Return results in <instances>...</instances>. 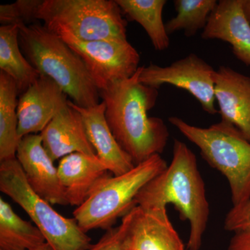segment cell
<instances>
[{"mask_svg":"<svg viewBox=\"0 0 250 250\" xmlns=\"http://www.w3.org/2000/svg\"><path fill=\"white\" fill-rule=\"evenodd\" d=\"M141 70L139 67L134 76L100 91L112 134L135 165L162 154L170 136L161 118L148 116L155 106L159 89L140 82Z\"/></svg>","mask_w":250,"mask_h":250,"instance_id":"obj_1","label":"cell"},{"mask_svg":"<svg viewBox=\"0 0 250 250\" xmlns=\"http://www.w3.org/2000/svg\"><path fill=\"white\" fill-rule=\"evenodd\" d=\"M135 205L146 210H164L172 205L182 220L190 224L188 250H200L209 218V203L195 154L174 140L170 165L141 189Z\"/></svg>","mask_w":250,"mask_h":250,"instance_id":"obj_2","label":"cell"},{"mask_svg":"<svg viewBox=\"0 0 250 250\" xmlns=\"http://www.w3.org/2000/svg\"><path fill=\"white\" fill-rule=\"evenodd\" d=\"M18 27L21 50L41 75L55 82L77 106L100 104V90L84 62L59 36L39 22Z\"/></svg>","mask_w":250,"mask_h":250,"instance_id":"obj_3","label":"cell"},{"mask_svg":"<svg viewBox=\"0 0 250 250\" xmlns=\"http://www.w3.org/2000/svg\"><path fill=\"white\" fill-rule=\"evenodd\" d=\"M170 123L198 147L202 158L228 179L233 206L250 196V142L233 125L223 121L202 128L178 117Z\"/></svg>","mask_w":250,"mask_h":250,"instance_id":"obj_4","label":"cell"},{"mask_svg":"<svg viewBox=\"0 0 250 250\" xmlns=\"http://www.w3.org/2000/svg\"><path fill=\"white\" fill-rule=\"evenodd\" d=\"M167 166L161 154H155L126 173L107 174L74 210V218L85 233L97 229H109L118 218H123L136 207L135 200L141 189Z\"/></svg>","mask_w":250,"mask_h":250,"instance_id":"obj_5","label":"cell"},{"mask_svg":"<svg viewBox=\"0 0 250 250\" xmlns=\"http://www.w3.org/2000/svg\"><path fill=\"white\" fill-rule=\"evenodd\" d=\"M0 190L22 207L54 250H89L93 246L75 218L59 214L33 190L16 158L0 163Z\"/></svg>","mask_w":250,"mask_h":250,"instance_id":"obj_6","label":"cell"},{"mask_svg":"<svg viewBox=\"0 0 250 250\" xmlns=\"http://www.w3.org/2000/svg\"><path fill=\"white\" fill-rule=\"evenodd\" d=\"M116 0H42L38 21L82 41L126 39L127 22Z\"/></svg>","mask_w":250,"mask_h":250,"instance_id":"obj_7","label":"cell"},{"mask_svg":"<svg viewBox=\"0 0 250 250\" xmlns=\"http://www.w3.org/2000/svg\"><path fill=\"white\" fill-rule=\"evenodd\" d=\"M54 34L82 59L100 91L134 76L139 68V52L127 39L82 41L67 32Z\"/></svg>","mask_w":250,"mask_h":250,"instance_id":"obj_8","label":"cell"},{"mask_svg":"<svg viewBox=\"0 0 250 250\" xmlns=\"http://www.w3.org/2000/svg\"><path fill=\"white\" fill-rule=\"evenodd\" d=\"M215 70L194 53L179 59L168 66L151 63L142 67L139 81L143 84L159 89L163 85H174L187 90L201 104L204 111L215 115Z\"/></svg>","mask_w":250,"mask_h":250,"instance_id":"obj_9","label":"cell"},{"mask_svg":"<svg viewBox=\"0 0 250 250\" xmlns=\"http://www.w3.org/2000/svg\"><path fill=\"white\" fill-rule=\"evenodd\" d=\"M124 250H187L167 209L131 208L120 225Z\"/></svg>","mask_w":250,"mask_h":250,"instance_id":"obj_10","label":"cell"},{"mask_svg":"<svg viewBox=\"0 0 250 250\" xmlns=\"http://www.w3.org/2000/svg\"><path fill=\"white\" fill-rule=\"evenodd\" d=\"M16 159L28 184L37 195L51 205H68L59 179L58 169L42 146L41 134L27 135L22 138Z\"/></svg>","mask_w":250,"mask_h":250,"instance_id":"obj_11","label":"cell"},{"mask_svg":"<svg viewBox=\"0 0 250 250\" xmlns=\"http://www.w3.org/2000/svg\"><path fill=\"white\" fill-rule=\"evenodd\" d=\"M67 95L49 77L41 75L18 100V132L20 138L42 132L67 104Z\"/></svg>","mask_w":250,"mask_h":250,"instance_id":"obj_12","label":"cell"},{"mask_svg":"<svg viewBox=\"0 0 250 250\" xmlns=\"http://www.w3.org/2000/svg\"><path fill=\"white\" fill-rule=\"evenodd\" d=\"M214 89L221 121L234 126L250 142V77L221 65L215 70Z\"/></svg>","mask_w":250,"mask_h":250,"instance_id":"obj_13","label":"cell"},{"mask_svg":"<svg viewBox=\"0 0 250 250\" xmlns=\"http://www.w3.org/2000/svg\"><path fill=\"white\" fill-rule=\"evenodd\" d=\"M201 37L228 42L235 57L250 67V23L243 9V0L219 1Z\"/></svg>","mask_w":250,"mask_h":250,"instance_id":"obj_14","label":"cell"},{"mask_svg":"<svg viewBox=\"0 0 250 250\" xmlns=\"http://www.w3.org/2000/svg\"><path fill=\"white\" fill-rule=\"evenodd\" d=\"M67 103L80 113L88 141L109 172L118 176L134 168L132 159L122 149L108 126L104 102L90 108L81 107L70 100Z\"/></svg>","mask_w":250,"mask_h":250,"instance_id":"obj_15","label":"cell"},{"mask_svg":"<svg viewBox=\"0 0 250 250\" xmlns=\"http://www.w3.org/2000/svg\"><path fill=\"white\" fill-rule=\"evenodd\" d=\"M41 136L42 146L53 161L76 152L97 156L87 137L82 116L68 103L49 122Z\"/></svg>","mask_w":250,"mask_h":250,"instance_id":"obj_16","label":"cell"},{"mask_svg":"<svg viewBox=\"0 0 250 250\" xmlns=\"http://www.w3.org/2000/svg\"><path fill=\"white\" fill-rule=\"evenodd\" d=\"M57 169L68 205L77 207L85 201L99 181L109 172L98 156L80 152L62 157Z\"/></svg>","mask_w":250,"mask_h":250,"instance_id":"obj_17","label":"cell"},{"mask_svg":"<svg viewBox=\"0 0 250 250\" xmlns=\"http://www.w3.org/2000/svg\"><path fill=\"white\" fill-rule=\"evenodd\" d=\"M0 69L14 80L19 95L24 93L41 76L21 51L18 25L0 27Z\"/></svg>","mask_w":250,"mask_h":250,"instance_id":"obj_18","label":"cell"},{"mask_svg":"<svg viewBox=\"0 0 250 250\" xmlns=\"http://www.w3.org/2000/svg\"><path fill=\"white\" fill-rule=\"evenodd\" d=\"M18 90L14 80L0 71V162L16 158L18 135Z\"/></svg>","mask_w":250,"mask_h":250,"instance_id":"obj_19","label":"cell"},{"mask_svg":"<svg viewBox=\"0 0 250 250\" xmlns=\"http://www.w3.org/2000/svg\"><path fill=\"white\" fill-rule=\"evenodd\" d=\"M131 21L139 23L147 33L154 48L164 51L170 46V39L163 21L166 0H116Z\"/></svg>","mask_w":250,"mask_h":250,"instance_id":"obj_20","label":"cell"},{"mask_svg":"<svg viewBox=\"0 0 250 250\" xmlns=\"http://www.w3.org/2000/svg\"><path fill=\"white\" fill-rule=\"evenodd\" d=\"M45 243L40 229L0 197V250H31Z\"/></svg>","mask_w":250,"mask_h":250,"instance_id":"obj_21","label":"cell"},{"mask_svg":"<svg viewBox=\"0 0 250 250\" xmlns=\"http://www.w3.org/2000/svg\"><path fill=\"white\" fill-rule=\"evenodd\" d=\"M218 3L216 0H174L177 14L165 24L167 34L183 31L187 37H193L204 30Z\"/></svg>","mask_w":250,"mask_h":250,"instance_id":"obj_22","label":"cell"},{"mask_svg":"<svg viewBox=\"0 0 250 250\" xmlns=\"http://www.w3.org/2000/svg\"><path fill=\"white\" fill-rule=\"evenodd\" d=\"M42 0H18L0 6L1 25H28L37 22V12Z\"/></svg>","mask_w":250,"mask_h":250,"instance_id":"obj_23","label":"cell"},{"mask_svg":"<svg viewBox=\"0 0 250 250\" xmlns=\"http://www.w3.org/2000/svg\"><path fill=\"white\" fill-rule=\"evenodd\" d=\"M224 228L233 233L250 231V196L243 203L232 206L225 219Z\"/></svg>","mask_w":250,"mask_h":250,"instance_id":"obj_24","label":"cell"},{"mask_svg":"<svg viewBox=\"0 0 250 250\" xmlns=\"http://www.w3.org/2000/svg\"><path fill=\"white\" fill-rule=\"evenodd\" d=\"M89 250H124L121 227L106 230L100 241L93 244Z\"/></svg>","mask_w":250,"mask_h":250,"instance_id":"obj_25","label":"cell"},{"mask_svg":"<svg viewBox=\"0 0 250 250\" xmlns=\"http://www.w3.org/2000/svg\"><path fill=\"white\" fill-rule=\"evenodd\" d=\"M227 250H250V231L233 233Z\"/></svg>","mask_w":250,"mask_h":250,"instance_id":"obj_26","label":"cell"},{"mask_svg":"<svg viewBox=\"0 0 250 250\" xmlns=\"http://www.w3.org/2000/svg\"><path fill=\"white\" fill-rule=\"evenodd\" d=\"M243 4L245 14L250 23V0H243Z\"/></svg>","mask_w":250,"mask_h":250,"instance_id":"obj_27","label":"cell"},{"mask_svg":"<svg viewBox=\"0 0 250 250\" xmlns=\"http://www.w3.org/2000/svg\"><path fill=\"white\" fill-rule=\"evenodd\" d=\"M31 250H54L51 248L48 243H45L44 244L41 245V246L37 247V248H34V249Z\"/></svg>","mask_w":250,"mask_h":250,"instance_id":"obj_28","label":"cell"}]
</instances>
